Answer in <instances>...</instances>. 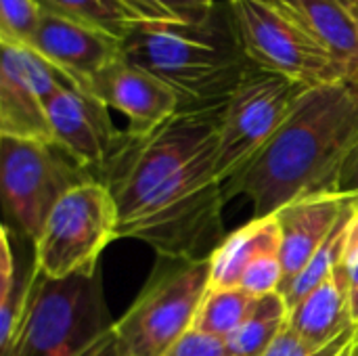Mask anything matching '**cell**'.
<instances>
[{"instance_id": "obj_1", "label": "cell", "mask_w": 358, "mask_h": 356, "mask_svg": "<svg viewBox=\"0 0 358 356\" xmlns=\"http://www.w3.org/2000/svg\"><path fill=\"white\" fill-rule=\"evenodd\" d=\"M222 107L180 109L149 132L122 130L99 170L120 212V237L168 258H201L222 235L224 185L218 176Z\"/></svg>"}, {"instance_id": "obj_2", "label": "cell", "mask_w": 358, "mask_h": 356, "mask_svg": "<svg viewBox=\"0 0 358 356\" xmlns=\"http://www.w3.org/2000/svg\"><path fill=\"white\" fill-rule=\"evenodd\" d=\"M357 143V84L342 80L306 88L266 147L224 183V201L245 195L254 218H264L300 197L336 191Z\"/></svg>"}, {"instance_id": "obj_3", "label": "cell", "mask_w": 358, "mask_h": 356, "mask_svg": "<svg viewBox=\"0 0 358 356\" xmlns=\"http://www.w3.org/2000/svg\"><path fill=\"white\" fill-rule=\"evenodd\" d=\"M122 57L166 82L180 109L227 105L250 63L229 0L201 21H138L122 40Z\"/></svg>"}, {"instance_id": "obj_4", "label": "cell", "mask_w": 358, "mask_h": 356, "mask_svg": "<svg viewBox=\"0 0 358 356\" xmlns=\"http://www.w3.org/2000/svg\"><path fill=\"white\" fill-rule=\"evenodd\" d=\"M19 325L0 356H84L113 332L101 273L48 279L36 264Z\"/></svg>"}, {"instance_id": "obj_5", "label": "cell", "mask_w": 358, "mask_h": 356, "mask_svg": "<svg viewBox=\"0 0 358 356\" xmlns=\"http://www.w3.org/2000/svg\"><path fill=\"white\" fill-rule=\"evenodd\" d=\"M208 290L210 256H157L145 287L113 325L120 356L166 355L193 329Z\"/></svg>"}, {"instance_id": "obj_6", "label": "cell", "mask_w": 358, "mask_h": 356, "mask_svg": "<svg viewBox=\"0 0 358 356\" xmlns=\"http://www.w3.org/2000/svg\"><path fill=\"white\" fill-rule=\"evenodd\" d=\"M120 239V212L111 191L101 180H88L67 191L50 212L34 243V264L48 279L92 277L105 248Z\"/></svg>"}, {"instance_id": "obj_7", "label": "cell", "mask_w": 358, "mask_h": 356, "mask_svg": "<svg viewBox=\"0 0 358 356\" xmlns=\"http://www.w3.org/2000/svg\"><path fill=\"white\" fill-rule=\"evenodd\" d=\"M229 6L250 63L304 88L346 80L331 55L277 0H229Z\"/></svg>"}, {"instance_id": "obj_8", "label": "cell", "mask_w": 358, "mask_h": 356, "mask_svg": "<svg viewBox=\"0 0 358 356\" xmlns=\"http://www.w3.org/2000/svg\"><path fill=\"white\" fill-rule=\"evenodd\" d=\"M88 180L94 176L55 143L0 136L2 204L34 243L61 197Z\"/></svg>"}, {"instance_id": "obj_9", "label": "cell", "mask_w": 358, "mask_h": 356, "mask_svg": "<svg viewBox=\"0 0 358 356\" xmlns=\"http://www.w3.org/2000/svg\"><path fill=\"white\" fill-rule=\"evenodd\" d=\"M304 90L281 73L248 63L220 122L216 164L222 185L266 147Z\"/></svg>"}, {"instance_id": "obj_10", "label": "cell", "mask_w": 358, "mask_h": 356, "mask_svg": "<svg viewBox=\"0 0 358 356\" xmlns=\"http://www.w3.org/2000/svg\"><path fill=\"white\" fill-rule=\"evenodd\" d=\"M46 115L52 143L96 178L122 136L109 107L90 92L67 86L46 101Z\"/></svg>"}, {"instance_id": "obj_11", "label": "cell", "mask_w": 358, "mask_h": 356, "mask_svg": "<svg viewBox=\"0 0 358 356\" xmlns=\"http://www.w3.org/2000/svg\"><path fill=\"white\" fill-rule=\"evenodd\" d=\"M27 46L84 92H88L92 78L122 55L120 38L50 10L42 13Z\"/></svg>"}, {"instance_id": "obj_12", "label": "cell", "mask_w": 358, "mask_h": 356, "mask_svg": "<svg viewBox=\"0 0 358 356\" xmlns=\"http://www.w3.org/2000/svg\"><path fill=\"white\" fill-rule=\"evenodd\" d=\"M88 92L126 115L130 132H149L180 111V97L166 82L122 55L92 78Z\"/></svg>"}, {"instance_id": "obj_13", "label": "cell", "mask_w": 358, "mask_h": 356, "mask_svg": "<svg viewBox=\"0 0 358 356\" xmlns=\"http://www.w3.org/2000/svg\"><path fill=\"white\" fill-rule=\"evenodd\" d=\"M358 199V195H346L338 191L317 193L300 197L281 208L275 218L281 231V264L285 290L313 260L317 250L325 243L344 210Z\"/></svg>"}, {"instance_id": "obj_14", "label": "cell", "mask_w": 358, "mask_h": 356, "mask_svg": "<svg viewBox=\"0 0 358 356\" xmlns=\"http://www.w3.org/2000/svg\"><path fill=\"white\" fill-rule=\"evenodd\" d=\"M340 65L346 80L358 71V0H277Z\"/></svg>"}, {"instance_id": "obj_15", "label": "cell", "mask_w": 358, "mask_h": 356, "mask_svg": "<svg viewBox=\"0 0 358 356\" xmlns=\"http://www.w3.org/2000/svg\"><path fill=\"white\" fill-rule=\"evenodd\" d=\"M0 136L52 143L46 105L29 82L19 46L0 42Z\"/></svg>"}, {"instance_id": "obj_16", "label": "cell", "mask_w": 358, "mask_h": 356, "mask_svg": "<svg viewBox=\"0 0 358 356\" xmlns=\"http://www.w3.org/2000/svg\"><path fill=\"white\" fill-rule=\"evenodd\" d=\"M350 292V279L342 264L289 311V325L317 348L336 342L355 327Z\"/></svg>"}, {"instance_id": "obj_17", "label": "cell", "mask_w": 358, "mask_h": 356, "mask_svg": "<svg viewBox=\"0 0 358 356\" xmlns=\"http://www.w3.org/2000/svg\"><path fill=\"white\" fill-rule=\"evenodd\" d=\"M281 250L279 222L273 216L252 218L231 235L222 237L210 252V287H239L243 273L264 254Z\"/></svg>"}, {"instance_id": "obj_18", "label": "cell", "mask_w": 358, "mask_h": 356, "mask_svg": "<svg viewBox=\"0 0 358 356\" xmlns=\"http://www.w3.org/2000/svg\"><path fill=\"white\" fill-rule=\"evenodd\" d=\"M357 212L358 199H355L344 210V214L340 216L338 225L334 227V231L329 233V237L325 239V243L317 250V254L306 264V269L285 290H281V294H283L289 311L302 298H306L315 287H319L336 269H340L346 262L348 250H350V237H352V222H355Z\"/></svg>"}, {"instance_id": "obj_19", "label": "cell", "mask_w": 358, "mask_h": 356, "mask_svg": "<svg viewBox=\"0 0 358 356\" xmlns=\"http://www.w3.org/2000/svg\"><path fill=\"white\" fill-rule=\"evenodd\" d=\"M289 321V306L281 292L254 298L245 323L227 340L235 356H262Z\"/></svg>"}, {"instance_id": "obj_20", "label": "cell", "mask_w": 358, "mask_h": 356, "mask_svg": "<svg viewBox=\"0 0 358 356\" xmlns=\"http://www.w3.org/2000/svg\"><path fill=\"white\" fill-rule=\"evenodd\" d=\"M44 10L69 17L124 40L141 19L126 0H38Z\"/></svg>"}, {"instance_id": "obj_21", "label": "cell", "mask_w": 358, "mask_h": 356, "mask_svg": "<svg viewBox=\"0 0 358 356\" xmlns=\"http://www.w3.org/2000/svg\"><path fill=\"white\" fill-rule=\"evenodd\" d=\"M254 298L243 294L239 287H210L197 319L195 329L229 340L248 319Z\"/></svg>"}, {"instance_id": "obj_22", "label": "cell", "mask_w": 358, "mask_h": 356, "mask_svg": "<svg viewBox=\"0 0 358 356\" xmlns=\"http://www.w3.org/2000/svg\"><path fill=\"white\" fill-rule=\"evenodd\" d=\"M44 8L38 0H0V42L27 46Z\"/></svg>"}, {"instance_id": "obj_23", "label": "cell", "mask_w": 358, "mask_h": 356, "mask_svg": "<svg viewBox=\"0 0 358 356\" xmlns=\"http://www.w3.org/2000/svg\"><path fill=\"white\" fill-rule=\"evenodd\" d=\"M283 264L279 252H271L252 262L239 281V290L250 298H262L275 292H281L283 285Z\"/></svg>"}, {"instance_id": "obj_24", "label": "cell", "mask_w": 358, "mask_h": 356, "mask_svg": "<svg viewBox=\"0 0 358 356\" xmlns=\"http://www.w3.org/2000/svg\"><path fill=\"white\" fill-rule=\"evenodd\" d=\"M164 356H235V353L227 340L193 327Z\"/></svg>"}, {"instance_id": "obj_25", "label": "cell", "mask_w": 358, "mask_h": 356, "mask_svg": "<svg viewBox=\"0 0 358 356\" xmlns=\"http://www.w3.org/2000/svg\"><path fill=\"white\" fill-rule=\"evenodd\" d=\"M157 10H162L170 19L178 21H201L206 19L218 0H147Z\"/></svg>"}, {"instance_id": "obj_26", "label": "cell", "mask_w": 358, "mask_h": 356, "mask_svg": "<svg viewBox=\"0 0 358 356\" xmlns=\"http://www.w3.org/2000/svg\"><path fill=\"white\" fill-rule=\"evenodd\" d=\"M338 193H346V195H358V143L355 149L348 153L340 176H338V185H336Z\"/></svg>"}, {"instance_id": "obj_27", "label": "cell", "mask_w": 358, "mask_h": 356, "mask_svg": "<svg viewBox=\"0 0 358 356\" xmlns=\"http://www.w3.org/2000/svg\"><path fill=\"white\" fill-rule=\"evenodd\" d=\"M344 269H346V273H348L350 287H352V292H355V290H358V243L355 248H350L348 258H346V262H344Z\"/></svg>"}, {"instance_id": "obj_28", "label": "cell", "mask_w": 358, "mask_h": 356, "mask_svg": "<svg viewBox=\"0 0 358 356\" xmlns=\"http://www.w3.org/2000/svg\"><path fill=\"white\" fill-rule=\"evenodd\" d=\"M350 82H355V84H357V86H358V71H357V73H355V78H352Z\"/></svg>"}]
</instances>
